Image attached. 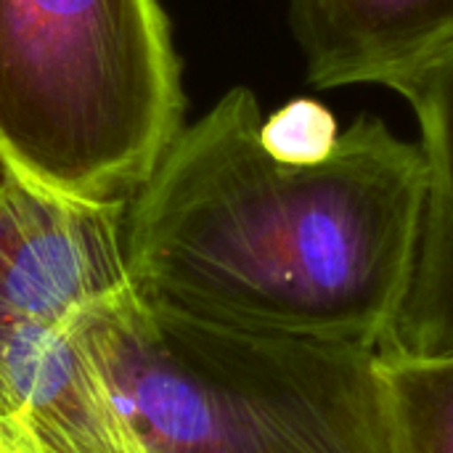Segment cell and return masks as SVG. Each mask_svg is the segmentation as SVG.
I'll list each match as a JSON object with an SVG mask.
<instances>
[{
	"mask_svg": "<svg viewBox=\"0 0 453 453\" xmlns=\"http://www.w3.org/2000/svg\"><path fill=\"white\" fill-rule=\"evenodd\" d=\"M316 88L385 85L453 45V0H289Z\"/></svg>",
	"mask_w": 453,
	"mask_h": 453,
	"instance_id": "7",
	"label": "cell"
},
{
	"mask_svg": "<svg viewBox=\"0 0 453 453\" xmlns=\"http://www.w3.org/2000/svg\"><path fill=\"white\" fill-rule=\"evenodd\" d=\"M80 334L149 453H393L377 348L196 321L135 289Z\"/></svg>",
	"mask_w": 453,
	"mask_h": 453,
	"instance_id": "2",
	"label": "cell"
},
{
	"mask_svg": "<svg viewBox=\"0 0 453 453\" xmlns=\"http://www.w3.org/2000/svg\"><path fill=\"white\" fill-rule=\"evenodd\" d=\"M260 125L239 85L170 141L125 215L135 295L196 321L380 350L417 247L419 143L361 114L324 162L287 165Z\"/></svg>",
	"mask_w": 453,
	"mask_h": 453,
	"instance_id": "1",
	"label": "cell"
},
{
	"mask_svg": "<svg viewBox=\"0 0 453 453\" xmlns=\"http://www.w3.org/2000/svg\"><path fill=\"white\" fill-rule=\"evenodd\" d=\"M393 453H453V358H382Z\"/></svg>",
	"mask_w": 453,
	"mask_h": 453,
	"instance_id": "8",
	"label": "cell"
},
{
	"mask_svg": "<svg viewBox=\"0 0 453 453\" xmlns=\"http://www.w3.org/2000/svg\"><path fill=\"white\" fill-rule=\"evenodd\" d=\"M342 130L337 127L334 114L316 98H295L276 109L271 117H263L260 141L265 151L287 165H316L324 162Z\"/></svg>",
	"mask_w": 453,
	"mask_h": 453,
	"instance_id": "9",
	"label": "cell"
},
{
	"mask_svg": "<svg viewBox=\"0 0 453 453\" xmlns=\"http://www.w3.org/2000/svg\"><path fill=\"white\" fill-rule=\"evenodd\" d=\"M80 321H0V453H149L85 348Z\"/></svg>",
	"mask_w": 453,
	"mask_h": 453,
	"instance_id": "5",
	"label": "cell"
},
{
	"mask_svg": "<svg viewBox=\"0 0 453 453\" xmlns=\"http://www.w3.org/2000/svg\"><path fill=\"white\" fill-rule=\"evenodd\" d=\"M122 202L37 188L0 165V321L69 326L133 292Z\"/></svg>",
	"mask_w": 453,
	"mask_h": 453,
	"instance_id": "4",
	"label": "cell"
},
{
	"mask_svg": "<svg viewBox=\"0 0 453 453\" xmlns=\"http://www.w3.org/2000/svg\"><path fill=\"white\" fill-rule=\"evenodd\" d=\"M422 133L425 202L403 300L380 342L390 361L453 358V45L401 77Z\"/></svg>",
	"mask_w": 453,
	"mask_h": 453,
	"instance_id": "6",
	"label": "cell"
},
{
	"mask_svg": "<svg viewBox=\"0 0 453 453\" xmlns=\"http://www.w3.org/2000/svg\"><path fill=\"white\" fill-rule=\"evenodd\" d=\"M183 109L159 0H0V165L21 180L130 204Z\"/></svg>",
	"mask_w": 453,
	"mask_h": 453,
	"instance_id": "3",
	"label": "cell"
}]
</instances>
